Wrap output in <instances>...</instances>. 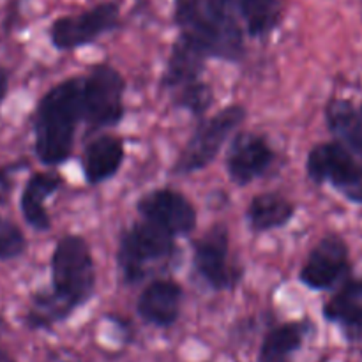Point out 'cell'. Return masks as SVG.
Listing matches in <instances>:
<instances>
[{
    "instance_id": "1",
    "label": "cell",
    "mask_w": 362,
    "mask_h": 362,
    "mask_svg": "<svg viewBox=\"0 0 362 362\" xmlns=\"http://www.w3.org/2000/svg\"><path fill=\"white\" fill-rule=\"evenodd\" d=\"M83 78H69L49 88L34 113V151L45 166H59L73 154L74 134L83 120Z\"/></svg>"
},
{
    "instance_id": "2",
    "label": "cell",
    "mask_w": 362,
    "mask_h": 362,
    "mask_svg": "<svg viewBox=\"0 0 362 362\" xmlns=\"http://www.w3.org/2000/svg\"><path fill=\"white\" fill-rule=\"evenodd\" d=\"M180 34L207 57L237 62L244 57V35L235 0H175Z\"/></svg>"
},
{
    "instance_id": "3",
    "label": "cell",
    "mask_w": 362,
    "mask_h": 362,
    "mask_svg": "<svg viewBox=\"0 0 362 362\" xmlns=\"http://www.w3.org/2000/svg\"><path fill=\"white\" fill-rule=\"evenodd\" d=\"M52 290L73 310L83 306L95 292V267L90 247L80 235H66L52 255Z\"/></svg>"
},
{
    "instance_id": "4",
    "label": "cell",
    "mask_w": 362,
    "mask_h": 362,
    "mask_svg": "<svg viewBox=\"0 0 362 362\" xmlns=\"http://www.w3.org/2000/svg\"><path fill=\"white\" fill-rule=\"evenodd\" d=\"M244 119H246L244 106L232 105L198 124L194 133L180 151L173 165V173L189 175L211 165L225 147L230 134L244 122Z\"/></svg>"
},
{
    "instance_id": "5",
    "label": "cell",
    "mask_w": 362,
    "mask_h": 362,
    "mask_svg": "<svg viewBox=\"0 0 362 362\" xmlns=\"http://www.w3.org/2000/svg\"><path fill=\"white\" fill-rule=\"evenodd\" d=\"M306 173L315 184H331L346 200L362 204V163L339 141L315 145L308 154Z\"/></svg>"
},
{
    "instance_id": "6",
    "label": "cell",
    "mask_w": 362,
    "mask_h": 362,
    "mask_svg": "<svg viewBox=\"0 0 362 362\" xmlns=\"http://www.w3.org/2000/svg\"><path fill=\"white\" fill-rule=\"evenodd\" d=\"M175 250V237L151 221L134 223L124 230L119 244V267L124 281L134 285L147 274V265L168 258Z\"/></svg>"
},
{
    "instance_id": "7",
    "label": "cell",
    "mask_w": 362,
    "mask_h": 362,
    "mask_svg": "<svg viewBox=\"0 0 362 362\" xmlns=\"http://www.w3.org/2000/svg\"><path fill=\"white\" fill-rule=\"evenodd\" d=\"M126 80L115 67L99 64L83 78V120L90 129L113 127L124 119Z\"/></svg>"
},
{
    "instance_id": "8",
    "label": "cell",
    "mask_w": 362,
    "mask_h": 362,
    "mask_svg": "<svg viewBox=\"0 0 362 362\" xmlns=\"http://www.w3.org/2000/svg\"><path fill=\"white\" fill-rule=\"evenodd\" d=\"M120 23V9L115 2H101L78 14L57 18L49 27V41L60 52L92 45Z\"/></svg>"
},
{
    "instance_id": "9",
    "label": "cell",
    "mask_w": 362,
    "mask_h": 362,
    "mask_svg": "<svg viewBox=\"0 0 362 362\" xmlns=\"http://www.w3.org/2000/svg\"><path fill=\"white\" fill-rule=\"evenodd\" d=\"M350 276V251L339 235H325L308 255L299 272V281L306 288L324 290L341 286Z\"/></svg>"
},
{
    "instance_id": "10",
    "label": "cell",
    "mask_w": 362,
    "mask_h": 362,
    "mask_svg": "<svg viewBox=\"0 0 362 362\" xmlns=\"http://www.w3.org/2000/svg\"><path fill=\"white\" fill-rule=\"evenodd\" d=\"M194 269L212 290H230L239 283L240 272L230 264L228 226L218 223L194 244Z\"/></svg>"
},
{
    "instance_id": "11",
    "label": "cell",
    "mask_w": 362,
    "mask_h": 362,
    "mask_svg": "<svg viewBox=\"0 0 362 362\" xmlns=\"http://www.w3.org/2000/svg\"><path fill=\"white\" fill-rule=\"evenodd\" d=\"M138 214L166 232L177 235H187L197 226V211L193 204L175 189H154L144 194L136 205Z\"/></svg>"
},
{
    "instance_id": "12",
    "label": "cell",
    "mask_w": 362,
    "mask_h": 362,
    "mask_svg": "<svg viewBox=\"0 0 362 362\" xmlns=\"http://www.w3.org/2000/svg\"><path fill=\"white\" fill-rule=\"evenodd\" d=\"M274 158V151L264 136L246 131L237 134L230 145L226 172L237 186H247L271 168Z\"/></svg>"
},
{
    "instance_id": "13",
    "label": "cell",
    "mask_w": 362,
    "mask_h": 362,
    "mask_svg": "<svg viewBox=\"0 0 362 362\" xmlns=\"http://www.w3.org/2000/svg\"><path fill=\"white\" fill-rule=\"evenodd\" d=\"M182 296L184 292L179 283L172 279H158L141 292L136 311L147 324L161 329L172 327L180 317Z\"/></svg>"
},
{
    "instance_id": "14",
    "label": "cell",
    "mask_w": 362,
    "mask_h": 362,
    "mask_svg": "<svg viewBox=\"0 0 362 362\" xmlns=\"http://www.w3.org/2000/svg\"><path fill=\"white\" fill-rule=\"evenodd\" d=\"M324 318L341 329L346 341L362 345V281L346 279L324 304Z\"/></svg>"
},
{
    "instance_id": "15",
    "label": "cell",
    "mask_w": 362,
    "mask_h": 362,
    "mask_svg": "<svg viewBox=\"0 0 362 362\" xmlns=\"http://www.w3.org/2000/svg\"><path fill=\"white\" fill-rule=\"evenodd\" d=\"M62 186V177L55 172H37L30 175L20 197V211L25 223L35 232H46L52 226L46 200Z\"/></svg>"
},
{
    "instance_id": "16",
    "label": "cell",
    "mask_w": 362,
    "mask_h": 362,
    "mask_svg": "<svg viewBox=\"0 0 362 362\" xmlns=\"http://www.w3.org/2000/svg\"><path fill=\"white\" fill-rule=\"evenodd\" d=\"M124 158H126L124 144L117 136L103 134V136L92 140L85 147L83 159H81L83 177L87 184L98 186V184L115 177L122 166Z\"/></svg>"
},
{
    "instance_id": "17",
    "label": "cell",
    "mask_w": 362,
    "mask_h": 362,
    "mask_svg": "<svg viewBox=\"0 0 362 362\" xmlns=\"http://www.w3.org/2000/svg\"><path fill=\"white\" fill-rule=\"evenodd\" d=\"M209 57L202 48H198L191 39L180 34L173 42L170 52L168 64L163 74V85L173 90L186 87L200 80L205 69V60Z\"/></svg>"
},
{
    "instance_id": "18",
    "label": "cell",
    "mask_w": 362,
    "mask_h": 362,
    "mask_svg": "<svg viewBox=\"0 0 362 362\" xmlns=\"http://www.w3.org/2000/svg\"><path fill=\"white\" fill-rule=\"evenodd\" d=\"M325 122L336 141L362 158V113L349 99H331L325 106Z\"/></svg>"
},
{
    "instance_id": "19",
    "label": "cell",
    "mask_w": 362,
    "mask_h": 362,
    "mask_svg": "<svg viewBox=\"0 0 362 362\" xmlns=\"http://www.w3.org/2000/svg\"><path fill=\"white\" fill-rule=\"evenodd\" d=\"M310 332L306 322H286L265 334L258 350V362H292Z\"/></svg>"
},
{
    "instance_id": "20",
    "label": "cell",
    "mask_w": 362,
    "mask_h": 362,
    "mask_svg": "<svg viewBox=\"0 0 362 362\" xmlns=\"http://www.w3.org/2000/svg\"><path fill=\"white\" fill-rule=\"evenodd\" d=\"M296 216V207L285 197L264 193L250 202L246 211L247 223L255 232H271L288 225Z\"/></svg>"
},
{
    "instance_id": "21",
    "label": "cell",
    "mask_w": 362,
    "mask_h": 362,
    "mask_svg": "<svg viewBox=\"0 0 362 362\" xmlns=\"http://www.w3.org/2000/svg\"><path fill=\"white\" fill-rule=\"evenodd\" d=\"M235 6L251 37H265L281 21V0H235Z\"/></svg>"
},
{
    "instance_id": "22",
    "label": "cell",
    "mask_w": 362,
    "mask_h": 362,
    "mask_svg": "<svg viewBox=\"0 0 362 362\" xmlns=\"http://www.w3.org/2000/svg\"><path fill=\"white\" fill-rule=\"evenodd\" d=\"M73 308L60 299L55 292H41L32 297V304L25 317L28 327L32 329H49L52 325L64 322L71 313Z\"/></svg>"
},
{
    "instance_id": "23",
    "label": "cell",
    "mask_w": 362,
    "mask_h": 362,
    "mask_svg": "<svg viewBox=\"0 0 362 362\" xmlns=\"http://www.w3.org/2000/svg\"><path fill=\"white\" fill-rule=\"evenodd\" d=\"M173 101H175V106H179V108L187 110L193 115H202L214 103V92H212L211 85L198 80L194 83L186 85V87L175 90Z\"/></svg>"
},
{
    "instance_id": "24",
    "label": "cell",
    "mask_w": 362,
    "mask_h": 362,
    "mask_svg": "<svg viewBox=\"0 0 362 362\" xmlns=\"http://www.w3.org/2000/svg\"><path fill=\"white\" fill-rule=\"evenodd\" d=\"M7 90H9V74L4 67H0V103L6 99Z\"/></svg>"
},
{
    "instance_id": "25",
    "label": "cell",
    "mask_w": 362,
    "mask_h": 362,
    "mask_svg": "<svg viewBox=\"0 0 362 362\" xmlns=\"http://www.w3.org/2000/svg\"><path fill=\"white\" fill-rule=\"evenodd\" d=\"M0 362H16L14 361V357L11 356V354L7 352L2 345H0Z\"/></svg>"
},
{
    "instance_id": "26",
    "label": "cell",
    "mask_w": 362,
    "mask_h": 362,
    "mask_svg": "<svg viewBox=\"0 0 362 362\" xmlns=\"http://www.w3.org/2000/svg\"><path fill=\"white\" fill-rule=\"evenodd\" d=\"M2 223H4V219H2V218H0V225H2Z\"/></svg>"
},
{
    "instance_id": "27",
    "label": "cell",
    "mask_w": 362,
    "mask_h": 362,
    "mask_svg": "<svg viewBox=\"0 0 362 362\" xmlns=\"http://www.w3.org/2000/svg\"><path fill=\"white\" fill-rule=\"evenodd\" d=\"M359 110H361V113H362V106H361V108H359Z\"/></svg>"
}]
</instances>
